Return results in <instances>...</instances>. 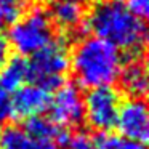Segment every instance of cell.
Returning <instances> with one entry per match:
<instances>
[{
    "mask_svg": "<svg viewBox=\"0 0 149 149\" xmlns=\"http://www.w3.org/2000/svg\"><path fill=\"white\" fill-rule=\"evenodd\" d=\"M84 26H87L95 37L128 53L130 58L141 56L144 50V21L135 16L123 0H96L85 16Z\"/></svg>",
    "mask_w": 149,
    "mask_h": 149,
    "instance_id": "6da1fadb",
    "label": "cell"
},
{
    "mask_svg": "<svg viewBox=\"0 0 149 149\" xmlns=\"http://www.w3.org/2000/svg\"><path fill=\"white\" fill-rule=\"evenodd\" d=\"M69 68L80 87H109L117 80L123 58L120 50L98 37L82 39L69 55Z\"/></svg>",
    "mask_w": 149,
    "mask_h": 149,
    "instance_id": "7a4b0ae2",
    "label": "cell"
},
{
    "mask_svg": "<svg viewBox=\"0 0 149 149\" xmlns=\"http://www.w3.org/2000/svg\"><path fill=\"white\" fill-rule=\"evenodd\" d=\"M8 43L21 56H32L55 39V27L43 8H34L21 15L10 27Z\"/></svg>",
    "mask_w": 149,
    "mask_h": 149,
    "instance_id": "3957f363",
    "label": "cell"
},
{
    "mask_svg": "<svg viewBox=\"0 0 149 149\" xmlns=\"http://www.w3.org/2000/svg\"><path fill=\"white\" fill-rule=\"evenodd\" d=\"M69 50L63 39L55 37L45 48L37 52L27 61L29 80L47 91L56 90L64 84L66 72L69 71Z\"/></svg>",
    "mask_w": 149,
    "mask_h": 149,
    "instance_id": "277c9868",
    "label": "cell"
},
{
    "mask_svg": "<svg viewBox=\"0 0 149 149\" xmlns=\"http://www.w3.org/2000/svg\"><path fill=\"white\" fill-rule=\"evenodd\" d=\"M120 103V95L111 85L91 88L84 96V120L98 133L111 132L116 127Z\"/></svg>",
    "mask_w": 149,
    "mask_h": 149,
    "instance_id": "5b68a950",
    "label": "cell"
},
{
    "mask_svg": "<svg viewBox=\"0 0 149 149\" xmlns=\"http://www.w3.org/2000/svg\"><path fill=\"white\" fill-rule=\"evenodd\" d=\"M50 96L48 107L50 120L61 128L79 127L84 122V95L74 84L59 85Z\"/></svg>",
    "mask_w": 149,
    "mask_h": 149,
    "instance_id": "8992f818",
    "label": "cell"
},
{
    "mask_svg": "<svg viewBox=\"0 0 149 149\" xmlns=\"http://www.w3.org/2000/svg\"><path fill=\"white\" fill-rule=\"evenodd\" d=\"M116 127L120 136L146 144L149 136V112L143 98H130L120 103Z\"/></svg>",
    "mask_w": 149,
    "mask_h": 149,
    "instance_id": "52a82bcc",
    "label": "cell"
},
{
    "mask_svg": "<svg viewBox=\"0 0 149 149\" xmlns=\"http://www.w3.org/2000/svg\"><path fill=\"white\" fill-rule=\"evenodd\" d=\"M48 101L50 91L36 84H24L13 91V96H10L11 117L27 120L31 117L42 116L48 107Z\"/></svg>",
    "mask_w": 149,
    "mask_h": 149,
    "instance_id": "ba28073f",
    "label": "cell"
},
{
    "mask_svg": "<svg viewBox=\"0 0 149 149\" xmlns=\"http://www.w3.org/2000/svg\"><path fill=\"white\" fill-rule=\"evenodd\" d=\"M69 149H146L143 143L127 139L120 135H111L109 132H100L96 135L77 133L68 138Z\"/></svg>",
    "mask_w": 149,
    "mask_h": 149,
    "instance_id": "9c48e42d",
    "label": "cell"
},
{
    "mask_svg": "<svg viewBox=\"0 0 149 149\" xmlns=\"http://www.w3.org/2000/svg\"><path fill=\"white\" fill-rule=\"evenodd\" d=\"M50 19L64 31H75L85 24L87 5L85 0H52Z\"/></svg>",
    "mask_w": 149,
    "mask_h": 149,
    "instance_id": "30bf717a",
    "label": "cell"
},
{
    "mask_svg": "<svg viewBox=\"0 0 149 149\" xmlns=\"http://www.w3.org/2000/svg\"><path fill=\"white\" fill-rule=\"evenodd\" d=\"M0 149H58V144L31 133L24 125H10L0 132Z\"/></svg>",
    "mask_w": 149,
    "mask_h": 149,
    "instance_id": "8fae6325",
    "label": "cell"
},
{
    "mask_svg": "<svg viewBox=\"0 0 149 149\" xmlns=\"http://www.w3.org/2000/svg\"><path fill=\"white\" fill-rule=\"evenodd\" d=\"M120 80V87L128 96L143 98L148 93V71L141 56L130 58L120 69L117 77Z\"/></svg>",
    "mask_w": 149,
    "mask_h": 149,
    "instance_id": "7c38bea8",
    "label": "cell"
},
{
    "mask_svg": "<svg viewBox=\"0 0 149 149\" xmlns=\"http://www.w3.org/2000/svg\"><path fill=\"white\" fill-rule=\"evenodd\" d=\"M29 80V66L24 58H11L0 68V90L13 93Z\"/></svg>",
    "mask_w": 149,
    "mask_h": 149,
    "instance_id": "4fadbf2b",
    "label": "cell"
},
{
    "mask_svg": "<svg viewBox=\"0 0 149 149\" xmlns=\"http://www.w3.org/2000/svg\"><path fill=\"white\" fill-rule=\"evenodd\" d=\"M26 10V0H0V15L5 24H13Z\"/></svg>",
    "mask_w": 149,
    "mask_h": 149,
    "instance_id": "5bb4252c",
    "label": "cell"
},
{
    "mask_svg": "<svg viewBox=\"0 0 149 149\" xmlns=\"http://www.w3.org/2000/svg\"><path fill=\"white\" fill-rule=\"evenodd\" d=\"M130 11L139 19H144L149 11V0H123Z\"/></svg>",
    "mask_w": 149,
    "mask_h": 149,
    "instance_id": "9a60e30c",
    "label": "cell"
},
{
    "mask_svg": "<svg viewBox=\"0 0 149 149\" xmlns=\"http://www.w3.org/2000/svg\"><path fill=\"white\" fill-rule=\"evenodd\" d=\"M11 117V106H10V95L0 90V128L5 125Z\"/></svg>",
    "mask_w": 149,
    "mask_h": 149,
    "instance_id": "2e32d148",
    "label": "cell"
},
{
    "mask_svg": "<svg viewBox=\"0 0 149 149\" xmlns=\"http://www.w3.org/2000/svg\"><path fill=\"white\" fill-rule=\"evenodd\" d=\"M10 48L11 47L8 43V39L0 32V68L10 59Z\"/></svg>",
    "mask_w": 149,
    "mask_h": 149,
    "instance_id": "e0dca14e",
    "label": "cell"
},
{
    "mask_svg": "<svg viewBox=\"0 0 149 149\" xmlns=\"http://www.w3.org/2000/svg\"><path fill=\"white\" fill-rule=\"evenodd\" d=\"M3 26H7V24H5L3 18H2V15H0V29H2V27H3Z\"/></svg>",
    "mask_w": 149,
    "mask_h": 149,
    "instance_id": "ac0fdd59",
    "label": "cell"
},
{
    "mask_svg": "<svg viewBox=\"0 0 149 149\" xmlns=\"http://www.w3.org/2000/svg\"><path fill=\"white\" fill-rule=\"evenodd\" d=\"M34 2H37V3H45V2H52V0H34Z\"/></svg>",
    "mask_w": 149,
    "mask_h": 149,
    "instance_id": "d6986e66",
    "label": "cell"
}]
</instances>
